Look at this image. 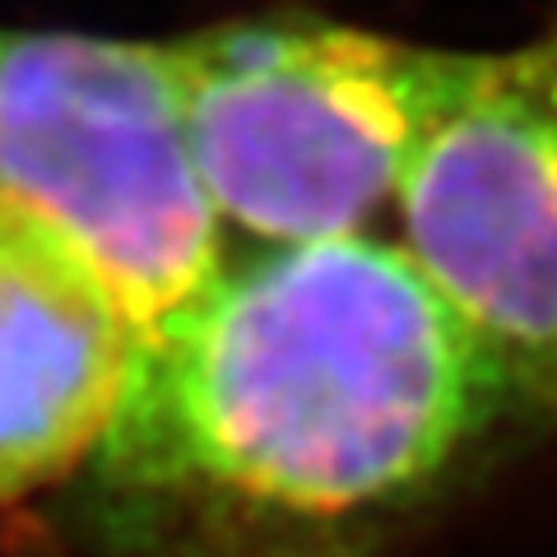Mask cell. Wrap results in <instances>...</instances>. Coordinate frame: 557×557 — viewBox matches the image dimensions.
Listing matches in <instances>:
<instances>
[{"mask_svg":"<svg viewBox=\"0 0 557 557\" xmlns=\"http://www.w3.org/2000/svg\"><path fill=\"white\" fill-rule=\"evenodd\" d=\"M131 348V321L84 256L0 196V502L84 469Z\"/></svg>","mask_w":557,"mask_h":557,"instance_id":"obj_5","label":"cell"},{"mask_svg":"<svg viewBox=\"0 0 557 557\" xmlns=\"http://www.w3.org/2000/svg\"><path fill=\"white\" fill-rule=\"evenodd\" d=\"M516 409L399 242L260 247L135 335L89 516L121 557H376Z\"/></svg>","mask_w":557,"mask_h":557,"instance_id":"obj_1","label":"cell"},{"mask_svg":"<svg viewBox=\"0 0 557 557\" xmlns=\"http://www.w3.org/2000/svg\"><path fill=\"white\" fill-rule=\"evenodd\" d=\"M0 196L84 256L135 335L228 270L168 42L0 33Z\"/></svg>","mask_w":557,"mask_h":557,"instance_id":"obj_3","label":"cell"},{"mask_svg":"<svg viewBox=\"0 0 557 557\" xmlns=\"http://www.w3.org/2000/svg\"><path fill=\"white\" fill-rule=\"evenodd\" d=\"M395 214L413 270L520 409L557 423V28L474 51L395 190Z\"/></svg>","mask_w":557,"mask_h":557,"instance_id":"obj_4","label":"cell"},{"mask_svg":"<svg viewBox=\"0 0 557 557\" xmlns=\"http://www.w3.org/2000/svg\"><path fill=\"white\" fill-rule=\"evenodd\" d=\"M186 139L223 228L256 247L358 237L395 205L474 51L307 10L168 42Z\"/></svg>","mask_w":557,"mask_h":557,"instance_id":"obj_2","label":"cell"}]
</instances>
